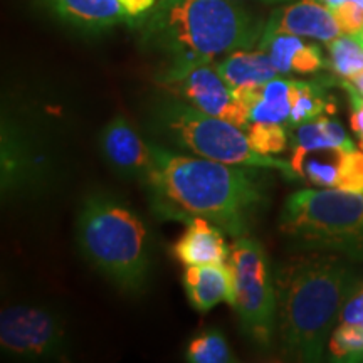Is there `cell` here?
<instances>
[{
    "label": "cell",
    "mask_w": 363,
    "mask_h": 363,
    "mask_svg": "<svg viewBox=\"0 0 363 363\" xmlns=\"http://www.w3.org/2000/svg\"><path fill=\"white\" fill-rule=\"evenodd\" d=\"M321 2L326 4V6H328L330 9L342 6V4H345V2H355V4H360V6L363 7V0H321Z\"/></svg>",
    "instance_id": "28"
},
{
    "label": "cell",
    "mask_w": 363,
    "mask_h": 363,
    "mask_svg": "<svg viewBox=\"0 0 363 363\" xmlns=\"http://www.w3.org/2000/svg\"><path fill=\"white\" fill-rule=\"evenodd\" d=\"M101 153L113 169L147 180L153 169L152 147L140 138L123 116H116L101 131Z\"/></svg>",
    "instance_id": "11"
},
{
    "label": "cell",
    "mask_w": 363,
    "mask_h": 363,
    "mask_svg": "<svg viewBox=\"0 0 363 363\" xmlns=\"http://www.w3.org/2000/svg\"><path fill=\"white\" fill-rule=\"evenodd\" d=\"M343 34L358 35L363 33V7L355 2H345L342 6L331 9Z\"/></svg>",
    "instance_id": "25"
},
{
    "label": "cell",
    "mask_w": 363,
    "mask_h": 363,
    "mask_svg": "<svg viewBox=\"0 0 363 363\" xmlns=\"http://www.w3.org/2000/svg\"><path fill=\"white\" fill-rule=\"evenodd\" d=\"M0 347L21 360H48L65 350L61 320L45 308L16 305L0 315Z\"/></svg>",
    "instance_id": "8"
},
{
    "label": "cell",
    "mask_w": 363,
    "mask_h": 363,
    "mask_svg": "<svg viewBox=\"0 0 363 363\" xmlns=\"http://www.w3.org/2000/svg\"><path fill=\"white\" fill-rule=\"evenodd\" d=\"M330 66L345 79L355 78L363 71V45L353 35L342 34L328 43Z\"/></svg>",
    "instance_id": "19"
},
{
    "label": "cell",
    "mask_w": 363,
    "mask_h": 363,
    "mask_svg": "<svg viewBox=\"0 0 363 363\" xmlns=\"http://www.w3.org/2000/svg\"><path fill=\"white\" fill-rule=\"evenodd\" d=\"M281 233L321 249H363V192L305 189L289 195L279 217Z\"/></svg>",
    "instance_id": "5"
},
{
    "label": "cell",
    "mask_w": 363,
    "mask_h": 363,
    "mask_svg": "<svg viewBox=\"0 0 363 363\" xmlns=\"http://www.w3.org/2000/svg\"><path fill=\"white\" fill-rule=\"evenodd\" d=\"M217 71L229 84V88L246 84H262L279 74L266 51L238 49L227 54L224 61L216 62Z\"/></svg>",
    "instance_id": "15"
},
{
    "label": "cell",
    "mask_w": 363,
    "mask_h": 363,
    "mask_svg": "<svg viewBox=\"0 0 363 363\" xmlns=\"http://www.w3.org/2000/svg\"><path fill=\"white\" fill-rule=\"evenodd\" d=\"M157 126L177 145L208 160L227 165L276 169L286 175L294 174L289 162L254 152L242 128L222 118L207 115L182 99H172L158 108Z\"/></svg>",
    "instance_id": "6"
},
{
    "label": "cell",
    "mask_w": 363,
    "mask_h": 363,
    "mask_svg": "<svg viewBox=\"0 0 363 363\" xmlns=\"http://www.w3.org/2000/svg\"><path fill=\"white\" fill-rule=\"evenodd\" d=\"M40 6L56 19L84 33H101L118 24H135L118 0H40Z\"/></svg>",
    "instance_id": "12"
},
{
    "label": "cell",
    "mask_w": 363,
    "mask_h": 363,
    "mask_svg": "<svg viewBox=\"0 0 363 363\" xmlns=\"http://www.w3.org/2000/svg\"><path fill=\"white\" fill-rule=\"evenodd\" d=\"M360 147H362V150H363V136H360Z\"/></svg>",
    "instance_id": "32"
},
{
    "label": "cell",
    "mask_w": 363,
    "mask_h": 363,
    "mask_svg": "<svg viewBox=\"0 0 363 363\" xmlns=\"http://www.w3.org/2000/svg\"><path fill=\"white\" fill-rule=\"evenodd\" d=\"M125 13L135 22L143 19L147 13L157 6L158 0H118Z\"/></svg>",
    "instance_id": "27"
},
{
    "label": "cell",
    "mask_w": 363,
    "mask_h": 363,
    "mask_svg": "<svg viewBox=\"0 0 363 363\" xmlns=\"http://www.w3.org/2000/svg\"><path fill=\"white\" fill-rule=\"evenodd\" d=\"M340 321L363 325V286L357 288L347 298V301H343L342 310H340Z\"/></svg>",
    "instance_id": "26"
},
{
    "label": "cell",
    "mask_w": 363,
    "mask_h": 363,
    "mask_svg": "<svg viewBox=\"0 0 363 363\" xmlns=\"http://www.w3.org/2000/svg\"><path fill=\"white\" fill-rule=\"evenodd\" d=\"M229 264L234 272V310L242 330L261 347H269L276 330V288L264 247L256 239H235Z\"/></svg>",
    "instance_id": "7"
},
{
    "label": "cell",
    "mask_w": 363,
    "mask_h": 363,
    "mask_svg": "<svg viewBox=\"0 0 363 363\" xmlns=\"http://www.w3.org/2000/svg\"><path fill=\"white\" fill-rule=\"evenodd\" d=\"M348 81H350V83L355 86V88L363 94V71L360 72V74H357L355 78H352V79H348Z\"/></svg>",
    "instance_id": "29"
},
{
    "label": "cell",
    "mask_w": 363,
    "mask_h": 363,
    "mask_svg": "<svg viewBox=\"0 0 363 363\" xmlns=\"http://www.w3.org/2000/svg\"><path fill=\"white\" fill-rule=\"evenodd\" d=\"M246 135L251 148L261 155H276L288 147V133L278 123H249Z\"/></svg>",
    "instance_id": "21"
},
{
    "label": "cell",
    "mask_w": 363,
    "mask_h": 363,
    "mask_svg": "<svg viewBox=\"0 0 363 363\" xmlns=\"http://www.w3.org/2000/svg\"><path fill=\"white\" fill-rule=\"evenodd\" d=\"M187 360L192 363H227L233 362V355L224 335L217 330H207L190 342Z\"/></svg>",
    "instance_id": "20"
},
{
    "label": "cell",
    "mask_w": 363,
    "mask_h": 363,
    "mask_svg": "<svg viewBox=\"0 0 363 363\" xmlns=\"http://www.w3.org/2000/svg\"><path fill=\"white\" fill-rule=\"evenodd\" d=\"M147 184L170 216L203 217L233 238L247 234L262 202L259 184L242 169L203 157H187L152 143Z\"/></svg>",
    "instance_id": "2"
},
{
    "label": "cell",
    "mask_w": 363,
    "mask_h": 363,
    "mask_svg": "<svg viewBox=\"0 0 363 363\" xmlns=\"http://www.w3.org/2000/svg\"><path fill=\"white\" fill-rule=\"evenodd\" d=\"M184 284L190 305L199 311L212 310L222 301L234 303V272L229 262L187 266Z\"/></svg>",
    "instance_id": "14"
},
{
    "label": "cell",
    "mask_w": 363,
    "mask_h": 363,
    "mask_svg": "<svg viewBox=\"0 0 363 363\" xmlns=\"http://www.w3.org/2000/svg\"><path fill=\"white\" fill-rule=\"evenodd\" d=\"M335 189L363 192V150H345Z\"/></svg>",
    "instance_id": "23"
},
{
    "label": "cell",
    "mask_w": 363,
    "mask_h": 363,
    "mask_svg": "<svg viewBox=\"0 0 363 363\" xmlns=\"http://www.w3.org/2000/svg\"><path fill=\"white\" fill-rule=\"evenodd\" d=\"M84 257L118 288L142 291L148 274L147 227L131 208L108 194H91L78 216Z\"/></svg>",
    "instance_id": "4"
},
{
    "label": "cell",
    "mask_w": 363,
    "mask_h": 363,
    "mask_svg": "<svg viewBox=\"0 0 363 363\" xmlns=\"http://www.w3.org/2000/svg\"><path fill=\"white\" fill-rule=\"evenodd\" d=\"M330 353L337 360H357L363 357V325L342 323L331 333Z\"/></svg>",
    "instance_id": "22"
},
{
    "label": "cell",
    "mask_w": 363,
    "mask_h": 363,
    "mask_svg": "<svg viewBox=\"0 0 363 363\" xmlns=\"http://www.w3.org/2000/svg\"><path fill=\"white\" fill-rule=\"evenodd\" d=\"M142 44L160 54L165 84L259 43L264 24L235 0H158L140 19Z\"/></svg>",
    "instance_id": "1"
},
{
    "label": "cell",
    "mask_w": 363,
    "mask_h": 363,
    "mask_svg": "<svg viewBox=\"0 0 363 363\" xmlns=\"http://www.w3.org/2000/svg\"><path fill=\"white\" fill-rule=\"evenodd\" d=\"M289 103H291V116L289 123L299 126L306 121L323 115L326 110V101L321 94V89L313 83L305 81H291L289 86Z\"/></svg>",
    "instance_id": "18"
},
{
    "label": "cell",
    "mask_w": 363,
    "mask_h": 363,
    "mask_svg": "<svg viewBox=\"0 0 363 363\" xmlns=\"http://www.w3.org/2000/svg\"><path fill=\"white\" fill-rule=\"evenodd\" d=\"M355 39L358 40V43H360V44L363 45V33H360L358 35H355Z\"/></svg>",
    "instance_id": "31"
},
{
    "label": "cell",
    "mask_w": 363,
    "mask_h": 363,
    "mask_svg": "<svg viewBox=\"0 0 363 363\" xmlns=\"http://www.w3.org/2000/svg\"><path fill=\"white\" fill-rule=\"evenodd\" d=\"M325 57L321 49L316 44L303 43L293 54L291 59V72H298V74H311V72L320 71L325 67Z\"/></svg>",
    "instance_id": "24"
},
{
    "label": "cell",
    "mask_w": 363,
    "mask_h": 363,
    "mask_svg": "<svg viewBox=\"0 0 363 363\" xmlns=\"http://www.w3.org/2000/svg\"><path fill=\"white\" fill-rule=\"evenodd\" d=\"M279 34L311 38L328 44L343 33L333 11L321 0H294L288 6L278 7L271 12L262 29L259 43Z\"/></svg>",
    "instance_id": "10"
},
{
    "label": "cell",
    "mask_w": 363,
    "mask_h": 363,
    "mask_svg": "<svg viewBox=\"0 0 363 363\" xmlns=\"http://www.w3.org/2000/svg\"><path fill=\"white\" fill-rule=\"evenodd\" d=\"M169 86L179 98L207 115L222 118L242 130L251 123L247 108L233 98L229 84L219 74L216 65L195 67Z\"/></svg>",
    "instance_id": "9"
},
{
    "label": "cell",
    "mask_w": 363,
    "mask_h": 363,
    "mask_svg": "<svg viewBox=\"0 0 363 363\" xmlns=\"http://www.w3.org/2000/svg\"><path fill=\"white\" fill-rule=\"evenodd\" d=\"M174 254L182 264L201 266L227 262L230 256L219 225L203 217H190L189 225L174 246Z\"/></svg>",
    "instance_id": "13"
},
{
    "label": "cell",
    "mask_w": 363,
    "mask_h": 363,
    "mask_svg": "<svg viewBox=\"0 0 363 363\" xmlns=\"http://www.w3.org/2000/svg\"><path fill=\"white\" fill-rule=\"evenodd\" d=\"M315 155L305 153L301 157H291L293 170L320 187L333 189L337 185L340 165H342L343 148L311 150Z\"/></svg>",
    "instance_id": "16"
},
{
    "label": "cell",
    "mask_w": 363,
    "mask_h": 363,
    "mask_svg": "<svg viewBox=\"0 0 363 363\" xmlns=\"http://www.w3.org/2000/svg\"><path fill=\"white\" fill-rule=\"evenodd\" d=\"M235 2H239V0H235ZM259 2H264V4H286V2H294V0H259Z\"/></svg>",
    "instance_id": "30"
},
{
    "label": "cell",
    "mask_w": 363,
    "mask_h": 363,
    "mask_svg": "<svg viewBox=\"0 0 363 363\" xmlns=\"http://www.w3.org/2000/svg\"><path fill=\"white\" fill-rule=\"evenodd\" d=\"M289 86L291 81L272 78L261 86V98L249 110L251 123H278L283 125L291 116L289 103Z\"/></svg>",
    "instance_id": "17"
},
{
    "label": "cell",
    "mask_w": 363,
    "mask_h": 363,
    "mask_svg": "<svg viewBox=\"0 0 363 363\" xmlns=\"http://www.w3.org/2000/svg\"><path fill=\"white\" fill-rule=\"evenodd\" d=\"M348 267L337 254L305 252L274 276L276 331L289 358L316 362L347 296Z\"/></svg>",
    "instance_id": "3"
}]
</instances>
